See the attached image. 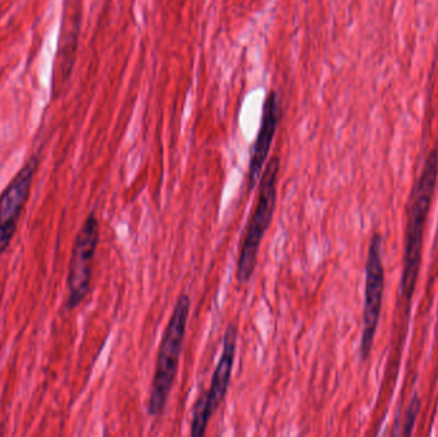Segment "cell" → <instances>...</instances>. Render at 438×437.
<instances>
[{
    "label": "cell",
    "mask_w": 438,
    "mask_h": 437,
    "mask_svg": "<svg viewBox=\"0 0 438 437\" xmlns=\"http://www.w3.org/2000/svg\"><path fill=\"white\" fill-rule=\"evenodd\" d=\"M282 117L281 98L277 92H269L263 106L262 125L259 134L251 150L249 164L248 190L253 191L259 183L263 173V167L268 159L272 141L275 139L277 127Z\"/></svg>",
    "instance_id": "cell-7"
},
{
    "label": "cell",
    "mask_w": 438,
    "mask_h": 437,
    "mask_svg": "<svg viewBox=\"0 0 438 437\" xmlns=\"http://www.w3.org/2000/svg\"><path fill=\"white\" fill-rule=\"evenodd\" d=\"M99 241V222L94 214L86 218L72 250L68 273V307L76 308L85 299L92 281V261Z\"/></svg>",
    "instance_id": "cell-5"
},
{
    "label": "cell",
    "mask_w": 438,
    "mask_h": 437,
    "mask_svg": "<svg viewBox=\"0 0 438 437\" xmlns=\"http://www.w3.org/2000/svg\"><path fill=\"white\" fill-rule=\"evenodd\" d=\"M36 167L35 159L30 161L0 195V254L9 247L15 236L17 219L29 199Z\"/></svg>",
    "instance_id": "cell-6"
},
{
    "label": "cell",
    "mask_w": 438,
    "mask_h": 437,
    "mask_svg": "<svg viewBox=\"0 0 438 437\" xmlns=\"http://www.w3.org/2000/svg\"><path fill=\"white\" fill-rule=\"evenodd\" d=\"M212 414L213 410L208 400V395L204 393L199 396L198 400L195 402V408L192 413V422H191V436L200 437L204 435Z\"/></svg>",
    "instance_id": "cell-9"
},
{
    "label": "cell",
    "mask_w": 438,
    "mask_h": 437,
    "mask_svg": "<svg viewBox=\"0 0 438 437\" xmlns=\"http://www.w3.org/2000/svg\"><path fill=\"white\" fill-rule=\"evenodd\" d=\"M381 247V236L375 233L369 245L365 268V300L361 345V357L363 360L368 359L372 352L377 326L381 316L382 299L384 289V271L382 264Z\"/></svg>",
    "instance_id": "cell-4"
},
{
    "label": "cell",
    "mask_w": 438,
    "mask_h": 437,
    "mask_svg": "<svg viewBox=\"0 0 438 437\" xmlns=\"http://www.w3.org/2000/svg\"><path fill=\"white\" fill-rule=\"evenodd\" d=\"M438 177V153L433 150L424 163L422 175L410 197L409 219L405 241L401 294L406 302L411 300L417 286L422 261L424 227L431 209L432 199Z\"/></svg>",
    "instance_id": "cell-1"
},
{
    "label": "cell",
    "mask_w": 438,
    "mask_h": 437,
    "mask_svg": "<svg viewBox=\"0 0 438 437\" xmlns=\"http://www.w3.org/2000/svg\"><path fill=\"white\" fill-rule=\"evenodd\" d=\"M190 296L182 294L177 299L175 309L172 312L162 344L158 352L156 374L151 383L149 396L148 412L150 416L156 417L162 413L168 400L173 382L178 372V363L184 346V333L187 328V319L190 316Z\"/></svg>",
    "instance_id": "cell-2"
},
{
    "label": "cell",
    "mask_w": 438,
    "mask_h": 437,
    "mask_svg": "<svg viewBox=\"0 0 438 437\" xmlns=\"http://www.w3.org/2000/svg\"><path fill=\"white\" fill-rule=\"evenodd\" d=\"M419 409H420V399L418 398L417 395H414L410 400L409 407H408L406 414H405L403 436H410L413 433V429H414V424H415L418 414H419Z\"/></svg>",
    "instance_id": "cell-10"
},
{
    "label": "cell",
    "mask_w": 438,
    "mask_h": 437,
    "mask_svg": "<svg viewBox=\"0 0 438 437\" xmlns=\"http://www.w3.org/2000/svg\"><path fill=\"white\" fill-rule=\"evenodd\" d=\"M239 338L237 324H228L225 338H223V350L219 359L215 371L213 374L211 388L206 391L208 400L211 404L213 413L218 409L226 398L227 391L231 382V374L234 368V354H236V344Z\"/></svg>",
    "instance_id": "cell-8"
},
{
    "label": "cell",
    "mask_w": 438,
    "mask_h": 437,
    "mask_svg": "<svg viewBox=\"0 0 438 437\" xmlns=\"http://www.w3.org/2000/svg\"><path fill=\"white\" fill-rule=\"evenodd\" d=\"M278 172H280V158L273 156L267 163L259 180L261 186L258 200L242 240L236 269V280L239 282V285H246L251 280L256 267V259L263 238L272 223V218L276 209Z\"/></svg>",
    "instance_id": "cell-3"
}]
</instances>
